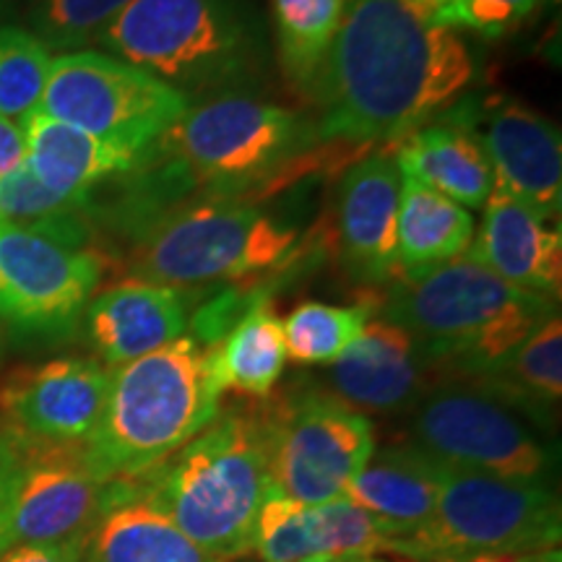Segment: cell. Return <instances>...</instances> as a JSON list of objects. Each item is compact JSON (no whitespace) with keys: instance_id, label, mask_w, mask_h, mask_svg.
I'll return each mask as SVG.
<instances>
[{"instance_id":"cell-16","label":"cell","mask_w":562,"mask_h":562,"mask_svg":"<svg viewBox=\"0 0 562 562\" xmlns=\"http://www.w3.org/2000/svg\"><path fill=\"white\" fill-rule=\"evenodd\" d=\"M402 172L391 149H378L344 175L336 199V250L357 284L381 286L398 277L396 211Z\"/></svg>"},{"instance_id":"cell-14","label":"cell","mask_w":562,"mask_h":562,"mask_svg":"<svg viewBox=\"0 0 562 562\" xmlns=\"http://www.w3.org/2000/svg\"><path fill=\"white\" fill-rule=\"evenodd\" d=\"M112 372L87 357H60L16 370L0 385L3 425L40 442H83L108 402Z\"/></svg>"},{"instance_id":"cell-23","label":"cell","mask_w":562,"mask_h":562,"mask_svg":"<svg viewBox=\"0 0 562 562\" xmlns=\"http://www.w3.org/2000/svg\"><path fill=\"white\" fill-rule=\"evenodd\" d=\"M463 381L521 412L547 432L562 396V323L560 313L497 362Z\"/></svg>"},{"instance_id":"cell-34","label":"cell","mask_w":562,"mask_h":562,"mask_svg":"<svg viewBox=\"0 0 562 562\" xmlns=\"http://www.w3.org/2000/svg\"><path fill=\"white\" fill-rule=\"evenodd\" d=\"M24 442L11 427L0 422V554L11 550V516L21 480Z\"/></svg>"},{"instance_id":"cell-7","label":"cell","mask_w":562,"mask_h":562,"mask_svg":"<svg viewBox=\"0 0 562 562\" xmlns=\"http://www.w3.org/2000/svg\"><path fill=\"white\" fill-rule=\"evenodd\" d=\"M560 529L552 482L505 480L438 461L430 524L385 552L414 562L505 560L560 547Z\"/></svg>"},{"instance_id":"cell-8","label":"cell","mask_w":562,"mask_h":562,"mask_svg":"<svg viewBox=\"0 0 562 562\" xmlns=\"http://www.w3.org/2000/svg\"><path fill=\"white\" fill-rule=\"evenodd\" d=\"M258 404L271 487L302 505L344 497L375 451L372 422L318 389H297Z\"/></svg>"},{"instance_id":"cell-1","label":"cell","mask_w":562,"mask_h":562,"mask_svg":"<svg viewBox=\"0 0 562 562\" xmlns=\"http://www.w3.org/2000/svg\"><path fill=\"white\" fill-rule=\"evenodd\" d=\"M474 79V55L417 0H349L311 100L321 144H389L435 121Z\"/></svg>"},{"instance_id":"cell-4","label":"cell","mask_w":562,"mask_h":562,"mask_svg":"<svg viewBox=\"0 0 562 562\" xmlns=\"http://www.w3.org/2000/svg\"><path fill=\"white\" fill-rule=\"evenodd\" d=\"M136 482L199 550L224 562L248 558L258 510L271 490L261 404L220 412L206 430Z\"/></svg>"},{"instance_id":"cell-17","label":"cell","mask_w":562,"mask_h":562,"mask_svg":"<svg viewBox=\"0 0 562 562\" xmlns=\"http://www.w3.org/2000/svg\"><path fill=\"white\" fill-rule=\"evenodd\" d=\"M542 214L513 195L492 191L484 201L480 229L467 258L508 281L516 290L560 300L562 290V235Z\"/></svg>"},{"instance_id":"cell-38","label":"cell","mask_w":562,"mask_h":562,"mask_svg":"<svg viewBox=\"0 0 562 562\" xmlns=\"http://www.w3.org/2000/svg\"><path fill=\"white\" fill-rule=\"evenodd\" d=\"M417 3H422V5H425V9H440V5H446L448 3V0H417Z\"/></svg>"},{"instance_id":"cell-41","label":"cell","mask_w":562,"mask_h":562,"mask_svg":"<svg viewBox=\"0 0 562 562\" xmlns=\"http://www.w3.org/2000/svg\"><path fill=\"white\" fill-rule=\"evenodd\" d=\"M307 562H323V560H307Z\"/></svg>"},{"instance_id":"cell-11","label":"cell","mask_w":562,"mask_h":562,"mask_svg":"<svg viewBox=\"0 0 562 562\" xmlns=\"http://www.w3.org/2000/svg\"><path fill=\"white\" fill-rule=\"evenodd\" d=\"M102 256L0 224V318L26 334H66L102 281Z\"/></svg>"},{"instance_id":"cell-3","label":"cell","mask_w":562,"mask_h":562,"mask_svg":"<svg viewBox=\"0 0 562 562\" xmlns=\"http://www.w3.org/2000/svg\"><path fill=\"white\" fill-rule=\"evenodd\" d=\"M216 351L191 334L112 372L108 402L83 440L102 482L136 480L178 453L220 414Z\"/></svg>"},{"instance_id":"cell-18","label":"cell","mask_w":562,"mask_h":562,"mask_svg":"<svg viewBox=\"0 0 562 562\" xmlns=\"http://www.w3.org/2000/svg\"><path fill=\"white\" fill-rule=\"evenodd\" d=\"M188 315L186 290L128 279L91 297L87 328L104 368H121L180 339Z\"/></svg>"},{"instance_id":"cell-9","label":"cell","mask_w":562,"mask_h":562,"mask_svg":"<svg viewBox=\"0 0 562 562\" xmlns=\"http://www.w3.org/2000/svg\"><path fill=\"white\" fill-rule=\"evenodd\" d=\"M412 414V446L432 459L505 480L550 482V442L529 417L480 385L435 383Z\"/></svg>"},{"instance_id":"cell-27","label":"cell","mask_w":562,"mask_h":562,"mask_svg":"<svg viewBox=\"0 0 562 562\" xmlns=\"http://www.w3.org/2000/svg\"><path fill=\"white\" fill-rule=\"evenodd\" d=\"M91 211V199H70L50 191L26 165L0 178V224L40 232L68 248L87 250L94 237Z\"/></svg>"},{"instance_id":"cell-10","label":"cell","mask_w":562,"mask_h":562,"mask_svg":"<svg viewBox=\"0 0 562 562\" xmlns=\"http://www.w3.org/2000/svg\"><path fill=\"white\" fill-rule=\"evenodd\" d=\"M191 102L178 89L131 63L97 50L53 60L40 112L112 146L140 154L186 115Z\"/></svg>"},{"instance_id":"cell-31","label":"cell","mask_w":562,"mask_h":562,"mask_svg":"<svg viewBox=\"0 0 562 562\" xmlns=\"http://www.w3.org/2000/svg\"><path fill=\"white\" fill-rule=\"evenodd\" d=\"M131 0H26L32 34L47 47L70 50L97 42Z\"/></svg>"},{"instance_id":"cell-20","label":"cell","mask_w":562,"mask_h":562,"mask_svg":"<svg viewBox=\"0 0 562 562\" xmlns=\"http://www.w3.org/2000/svg\"><path fill=\"white\" fill-rule=\"evenodd\" d=\"M87 562H224L199 550L144 495L136 480H112L87 537Z\"/></svg>"},{"instance_id":"cell-21","label":"cell","mask_w":562,"mask_h":562,"mask_svg":"<svg viewBox=\"0 0 562 562\" xmlns=\"http://www.w3.org/2000/svg\"><path fill=\"white\" fill-rule=\"evenodd\" d=\"M402 178L446 195L459 206L482 209L495 178L472 133L442 112L391 146Z\"/></svg>"},{"instance_id":"cell-28","label":"cell","mask_w":562,"mask_h":562,"mask_svg":"<svg viewBox=\"0 0 562 562\" xmlns=\"http://www.w3.org/2000/svg\"><path fill=\"white\" fill-rule=\"evenodd\" d=\"M378 305L381 297L372 292H364L355 305L302 302L281 321L286 357L300 364H331L364 331Z\"/></svg>"},{"instance_id":"cell-37","label":"cell","mask_w":562,"mask_h":562,"mask_svg":"<svg viewBox=\"0 0 562 562\" xmlns=\"http://www.w3.org/2000/svg\"><path fill=\"white\" fill-rule=\"evenodd\" d=\"M476 562H562L560 547H552V550L521 554V558H505V560H476Z\"/></svg>"},{"instance_id":"cell-13","label":"cell","mask_w":562,"mask_h":562,"mask_svg":"<svg viewBox=\"0 0 562 562\" xmlns=\"http://www.w3.org/2000/svg\"><path fill=\"white\" fill-rule=\"evenodd\" d=\"M21 442L24 459L13 501L11 547L87 537L104 510L108 482L89 469L83 442Z\"/></svg>"},{"instance_id":"cell-39","label":"cell","mask_w":562,"mask_h":562,"mask_svg":"<svg viewBox=\"0 0 562 562\" xmlns=\"http://www.w3.org/2000/svg\"><path fill=\"white\" fill-rule=\"evenodd\" d=\"M9 5H11V0H0V16H3V13L9 11Z\"/></svg>"},{"instance_id":"cell-29","label":"cell","mask_w":562,"mask_h":562,"mask_svg":"<svg viewBox=\"0 0 562 562\" xmlns=\"http://www.w3.org/2000/svg\"><path fill=\"white\" fill-rule=\"evenodd\" d=\"M50 47L21 26H0V117L24 123L40 110L50 76Z\"/></svg>"},{"instance_id":"cell-19","label":"cell","mask_w":562,"mask_h":562,"mask_svg":"<svg viewBox=\"0 0 562 562\" xmlns=\"http://www.w3.org/2000/svg\"><path fill=\"white\" fill-rule=\"evenodd\" d=\"M344 497L370 513L389 547L430 524L438 505V461L412 442L385 446L372 451Z\"/></svg>"},{"instance_id":"cell-5","label":"cell","mask_w":562,"mask_h":562,"mask_svg":"<svg viewBox=\"0 0 562 562\" xmlns=\"http://www.w3.org/2000/svg\"><path fill=\"white\" fill-rule=\"evenodd\" d=\"M97 42L191 97L232 94L266 68V32L250 0H131Z\"/></svg>"},{"instance_id":"cell-24","label":"cell","mask_w":562,"mask_h":562,"mask_svg":"<svg viewBox=\"0 0 562 562\" xmlns=\"http://www.w3.org/2000/svg\"><path fill=\"white\" fill-rule=\"evenodd\" d=\"M474 229L469 209L402 178L396 211L398 273L461 258L472 245Z\"/></svg>"},{"instance_id":"cell-15","label":"cell","mask_w":562,"mask_h":562,"mask_svg":"<svg viewBox=\"0 0 562 562\" xmlns=\"http://www.w3.org/2000/svg\"><path fill=\"white\" fill-rule=\"evenodd\" d=\"M435 383L440 375L419 344L385 318L368 321L328 368V393L360 414L412 412Z\"/></svg>"},{"instance_id":"cell-36","label":"cell","mask_w":562,"mask_h":562,"mask_svg":"<svg viewBox=\"0 0 562 562\" xmlns=\"http://www.w3.org/2000/svg\"><path fill=\"white\" fill-rule=\"evenodd\" d=\"M26 159V140L21 123H13L9 117H0V178L16 170Z\"/></svg>"},{"instance_id":"cell-30","label":"cell","mask_w":562,"mask_h":562,"mask_svg":"<svg viewBox=\"0 0 562 562\" xmlns=\"http://www.w3.org/2000/svg\"><path fill=\"white\" fill-rule=\"evenodd\" d=\"M307 531L315 560L323 562H360L385 552V539L368 510L339 501L307 505Z\"/></svg>"},{"instance_id":"cell-40","label":"cell","mask_w":562,"mask_h":562,"mask_svg":"<svg viewBox=\"0 0 562 562\" xmlns=\"http://www.w3.org/2000/svg\"><path fill=\"white\" fill-rule=\"evenodd\" d=\"M360 562H381V560H360Z\"/></svg>"},{"instance_id":"cell-35","label":"cell","mask_w":562,"mask_h":562,"mask_svg":"<svg viewBox=\"0 0 562 562\" xmlns=\"http://www.w3.org/2000/svg\"><path fill=\"white\" fill-rule=\"evenodd\" d=\"M0 562H87V544L83 539L53 544H16L0 554Z\"/></svg>"},{"instance_id":"cell-26","label":"cell","mask_w":562,"mask_h":562,"mask_svg":"<svg viewBox=\"0 0 562 562\" xmlns=\"http://www.w3.org/2000/svg\"><path fill=\"white\" fill-rule=\"evenodd\" d=\"M347 0H271L281 68L297 91L311 97L339 32Z\"/></svg>"},{"instance_id":"cell-12","label":"cell","mask_w":562,"mask_h":562,"mask_svg":"<svg viewBox=\"0 0 562 562\" xmlns=\"http://www.w3.org/2000/svg\"><path fill=\"white\" fill-rule=\"evenodd\" d=\"M472 133L490 161L495 188L531 206L544 220H558L562 206V140L537 110L516 100H463L446 110Z\"/></svg>"},{"instance_id":"cell-6","label":"cell","mask_w":562,"mask_h":562,"mask_svg":"<svg viewBox=\"0 0 562 562\" xmlns=\"http://www.w3.org/2000/svg\"><path fill=\"white\" fill-rule=\"evenodd\" d=\"M133 279L175 290L240 284L300 258L297 232L248 201L195 199L128 235Z\"/></svg>"},{"instance_id":"cell-22","label":"cell","mask_w":562,"mask_h":562,"mask_svg":"<svg viewBox=\"0 0 562 562\" xmlns=\"http://www.w3.org/2000/svg\"><path fill=\"white\" fill-rule=\"evenodd\" d=\"M26 140V159L42 186L70 199H91V188L112 175H128L138 167L140 154L112 146L45 112H32L21 123Z\"/></svg>"},{"instance_id":"cell-33","label":"cell","mask_w":562,"mask_h":562,"mask_svg":"<svg viewBox=\"0 0 562 562\" xmlns=\"http://www.w3.org/2000/svg\"><path fill=\"white\" fill-rule=\"evenodd\" d=\"M547 0H448L432 9V21L448 30H469L480 37L501 40L526 24Z\"/></svg>"},{"instance_id":"cell-2","label":"cell","mask_w":562,"mask_h":562,"mask_svg":"<svg viewBox=\"0 0 562 562\" xmlns=\"http://www.w3.org/2000/svg\"><path fill=\"white\" fill-rule=\"evenodd\" d=\"M378 311L412 334L440 381H463L529 339L558 315V302L516 290L463 256L398 273Z\"/></svg>"},{"instance_id":"cell-25","label":"cell","mask_w":562,"mask_h":562,"mask_svg":"<svg viewBox=\"0 0 562 562\" xmlns=\"http://www.w3.org/2000/svg\"><path fill=\"white\" fill-rule=\"evenodd\" d=\"M214 351L216 375L224 391H237L256 402L271 396L286 364V341L284 323L269 292L258 294Z\"/></svg>"},{"instance_id":"cell-32","label":"cell","mask_w":562,"mask_h":562,"mask_svg":"<svg viewBox=\"0 0 562 562\" xmlns=\"http://www.w3.org/2000/svg\"><path fill=\"white\" fill-rule=\"evenodd\" d=\"M263 562H307L315 560V550L307 531V505L269 490L258 510L256 547Z\"/></svg>"}]
</instances>
